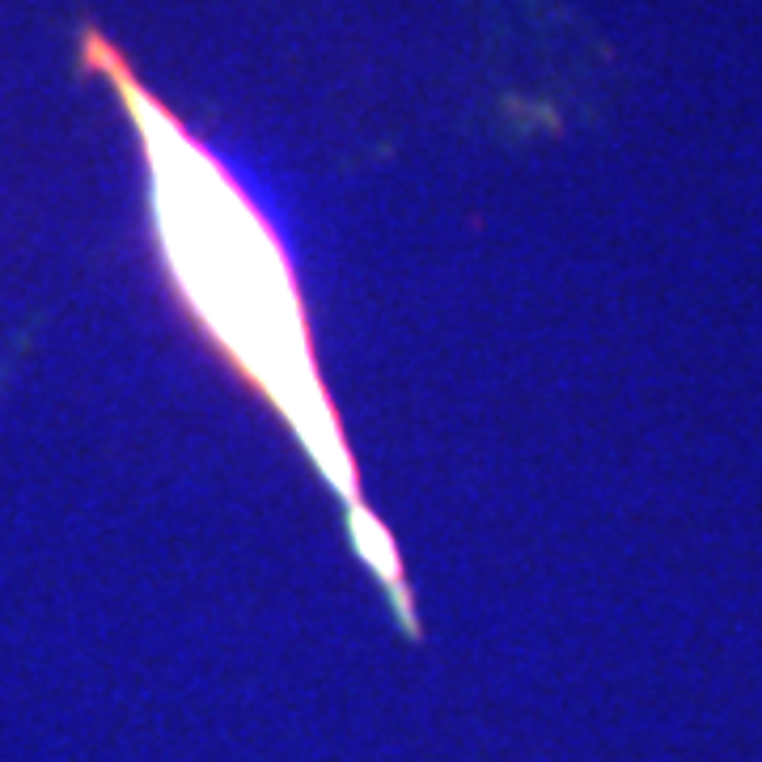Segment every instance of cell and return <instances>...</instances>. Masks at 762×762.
<instances>
[{
	"instance_id": "cell-1",
	"label": "cell",
	"mask_w": 762,
	"mask_h": 762,
	"mask_svg": "<svg viewBox=\"0 0 762 762\" xmlns=\"http://www.w3.org/2000/svg\"><path fill=\"white\" fill-rule=\"evenodd\" d=\"M81 56L85 68L115 85L136 124L149 165V212L170 285L233 360V369L292 424L297 441L305 444L314 466L348 508L351 542L394 602L403 632L419 635L394 539L360 496L344 428L318 378L305 305L280 238L251 204V195L238 187V178L199 145V136H190L178 115L136 81L119 47H111L97 31H85Z\"/></svg>"
}]
</instances>
